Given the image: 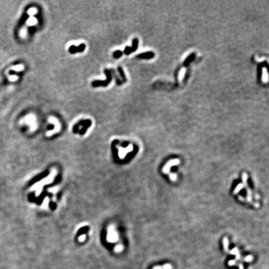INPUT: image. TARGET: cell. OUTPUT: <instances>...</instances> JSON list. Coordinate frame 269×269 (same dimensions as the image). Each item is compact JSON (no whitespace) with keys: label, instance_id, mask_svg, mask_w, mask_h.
<instances>
[{"label":"cell","instance_id":"9a60e30c","mask_svg":"<svg viewBox=\"0 0 269 269\" xmlns=\"http://www.w3.org/2000/svg\"><path fill=\"white\" fill-rule=\"evenodd\" d=\"M222 242H223V245H224V250H226V251H228V250H229V240H228L227 238L225 237V238H223Z\"/></svg>","mask_w":269,"mask_h":269},{"label":"cell","instance_id":"5bb4252c","mask_svg":"<svg viewBox=\"0 0 269 269\" xmlns=\"http://www.w3.org/2000/svg\"><path fill=\"white\" fill-rule=\"evenodd\" d=\"M36 22H37V21H36V19L35 17H31L28 18V20L26 21V24L28 26H33L36 23Z\"/></svg>","mask_w":269,"mask_h":269},{"label":"cell","instance_id":"8fae6325","mask_svg":"<svg viewBox=\"0 0 269 269\" xmlns=\"http://www.w3.org/2000/svg\"><path fill=\"white\" fill-rule=\"evenodd\" d=\"M186 72V68H182V69H181V71H180V72L179 73V75H178V80H179V82H180L182 80H183L184 77L185 75Z\"/></svg>","mask_w":269,"mask_h":269},{"label":"cell","instance_id":"44dd1931","mask_svg":"<svg viewBox=\"0 0 269 269\" xmlns=\"http://www.w3.org/2000/svg\"><path fill=\"white\" fill-rule=\"evenodd\" d=\"M238 252V249H237L236 247H234L231 250V253L232 255H235V254Z\"/></svg>","mask_w":269,"mask_h":269},{"label":"cell","instance_id":"6da1fadb","mask_svg":"<svg viewBox=\"0 0 269 269\" xmlns=\"http://www.w3.org/2000/svg\"><path fill=\"white\" fill-rule=\"evenodd\" d=\"M104 73L107 76V79L105 80H94L92 82L93 87H107L110 84L112 80V74L110 70L108 69H104Z\"/></svg>","mask_w":269,"mask_h":269},{"label":"cell","instance_id":"30bf717a","mask_svg":"<svg viewBox=\"0 0 269 269\" xmlns=\"http://www.w3.org/2000/svg\"><path fill=\"white\" fill-rule=\"evenodd\" d=\"M244 188V184L242 183H239L238 184V186L235 187V188L234 189V190L233 191V194H238Z\"/></svg>","mask_w":269,"mask_h":269},{"label":"cell","instance_id":"d6986e66","mask_svg":"<svg viewBox=\"0 0 269 269\" xmlns=\"http://www.w3.org/2000/svg\"><path fill=\"white\" fill-rule=\"evenodd\" d=\"M170 177L172 181H176L177 180V176L175 173H170Z\"/></svg>","mask_w":269,"mask_h":269},{"label":"cell","instance_id":"9c48e42d","mask_svg":"<svg viewBox=\"0 0 269 269\" xmlns=\"http://www.w3.org/2000/svg\"><path fill=\"white\" fill-rule=\"evenodd\" d=\"M110 72H111V74H112L113 75L114 77H115V78L117 84L118 85H121L123 84V82H122V80H120V79L119 78V77H118V75L117 74L116 72H115V71H114V69H111L110 70Z\"/></svg>","mask_w":269,"mask_h":269},{"label":"cell","instance_id":"cb8c5ba5","mask_svg":"<svg viewBox=\"0 0 269 269\" xmlns=\"http://www.w3.org/2000/svg\"><path fill=\"white\" fill-rule=\"evenodd\" d=\"M255 198H256L257 199H259V198H260V196H258L257 194H255Z\"/></svg>","mask_w":269,"mask_h":269},{"label":"cell","instance_id":"3957f363","mask_svg":"<svg viewBox=\"0 0 269 269\" xmlns=\"http://www.w3.org/2000/svg\"><path fill=\"white\" fill-rule=\"evenodd\" d=\"M180 163V160L179 159H173L170 160V161H168L166 165L163 167V172L165 173H168L170 171V168L173 166H176L177 165H179Z\"/></svg>","mask_w":269,"mask_h":269},{"label":"cell","instance_id":"e0dca14e","mask_svg":"<svg viewBox=\"0 0 269 269\" xmlns=\"http://www.w3.org/2000/svg\"><path fill=\"white\" fill-rule=\"evenodd\" d=\"M255 61H257L258 62H263L264 61H267L269 64V58H267V57H259L256 56L255 57Z\"/></svg>","mask_w":269,"mask_h":269},{"label":"cell","instance_id":"7a4b0ae2","mask_svg":"<svg viewBox=\"0 0 269 269\" xmlns=\"http://www.w3.org/2000/svg\"><path fill=\"white\" fill-rule=\"evenodd\" d=\"M138 39L137 38H135L132 41V46H126L124 49V54L126 55H129L132 52H135L138 49Z\"/></svg>","mask_w":269,"mask_h":269},{"label":"cell","instance_id":"7c38bea8","mask_svg":"<svg viewBox=\"0 0 269 269\" xmlns=\"http://www.w3.org/2000/svg\"><path fill=\"white\" fill-rule=\"evenodd\" d=\"M24 66L23 65H22V64H18L17 66H13L11 68V70L12 71H16V72H20V71H23L24 69Z\"/></svg>","mask_w":269,"mask_h":269},{"label":"cell","instance_id":"ffe728a7","mask_svg":"<svg viewBox=\"0 0 269 269\" xmlns=\"http://www.w3.org/2000/svg\"><path fill=\"white\" fill-rule=\"evenodd\" d=\"M36 10L34 8H31V9H29V10H28V14L29 15H34L36 14Z\"/></svg>","mask_w":269,"mask_h":269},{"label":"cell","instance_id":"8992f818","mask_svg":"<svg viewBox=\"0 0 269 269\" xmlns=\"http://www.w3.org/2000/svg\"><path fill=\"white\" fill-rule=\"evenodd\" d=\"M154 56V54L152 52H143V53H141L140 54H138L136 56V57L140 58V59H152Z\"/></svg>","mask_w":269,"mask_h":269},{"label":"cell","instance_id":"2e32d148","mask_svg":"<svg viewBox=\"0 0 269 269\" xmlns=\"http://www.w3.org/2000/svg\"><path fill=\"white\" fill-rule=\"evenodd\" d=\"M122 55L123 52L120 50H118V51H116L113 53V57L115 59H119L122 56Z\"/></svg>","mask_w":269,"mask_h":269},{"label":"cell","instance_id":"5b68a950","mask_svg":"<svg viewBox=\"0 0 269 269\" xmlns=\"http://www.w3.org/2000/svg\"><path fill=\"white\" fill-rule=\"evenodd\" d=\"M91 124H92V122H91L90 120L87 119V120H82L79 121L78 123H77L76 125L77 126H79L80 125H82L83 126L82 129L81 131H80V133L82 135L84 133H85L87 129L89 128V126H90Z\"/></svg>","mask_w":269,"mask_h":269},{"label":"cell","instance_id":"277c9868","mask_svg":"<svg viewBox=\"0 0 269 269\" xmlns=\"http://www.w3.org/2000/svg\"><path fill=\"white\" fill-rule=\"evenodd\" d=\"M85 48L86 45L85 44H81L77 47L75 46L74 45H72L69 48V52L72 54H75L77 52H82L85 51Z\"/></svg>","mask_w":269,"mask_h":269},{"label":"cell","instance_id":"52a82bcc","mask_svg":"<svg viewBox=\"0 0 269 269\" xmlns=\"http://www.w3.org/2000/svg\"><path fill=\"white\" fill-rule=\"evenodd\" d=\"M262 81L263 83H268L269 82V75L266 67H262Z\"/></svg>","mask_w":269,"mask_h":269},{"label":"cell","instance_id":"603a6c76","mask_svg":"<svg viewBox=\"0 0 269 269\" xmlns=\"http://www.w3.org/2000/svg\"><path fill=\"white\" fill-rule=\"evenodd\" d=\"M85 235H81L80 238H79V240L81 241V242H82L85 240Z\"/></svg>","mask_w":269,"mask_h":269},{"label":"cell","instance_id":"7402d4cb","mask_svg":"<svg viewBox=\"0 0 269 269\" xmlns=\"http://www.w3.org/2000/svg\"><path fill=\"white\" fill-rule=\"evenodd\" d=\"M122 249V247L121 245H118V246H117L116 248H115V250H116L117 252H120V251H121Z\"/></svg>","mask_w":269,"mask_h":269},{"label":"cell","instance_id":"4fadbf2b","mask_svg":"<svg viewBox=\"0 0 269 269\" xmlns=\"http://www.w3.org/2000/svg\"><path fill=\"white\" fill-rule=\"evenodd\" d=\"M247 178H248V176H247V173H243L242 175V184H244L245 188H246V187L248 186V185H247Z\"/></svg>","mask_w":269,"mask_h":269},{"label":"cell","instance_id":"ba28073f","mask_svg":"<svg viewBox=\"0 0 269 269\" xmlns=\"http://www.w3.org/2000/svg\"><path fill=\"white\" fill-rule=\"evenodd\" d=\"M118 73H119L120 77H122V80L123 82V83L126 82V81H127L126 77V75L125 74V72H124V70H123V69H122V67H120V66L118 67Z\"/></svg>","mask_w":269,"mask_h":269},{"label":"cell","instance_id":"ac0fdd59","mask_svg":"<svg viewBox=\"0 0 269 269\" xmlns=\"http://www.w3.org/2000/svg\"><path fill=\"white\" fill-rule=\"evenodd\" d=\"M8 79L11 82H15L18 79V77L15 75H8Z\"/></svg>","mask_w":269,"mask_h":269}]
</instances>
